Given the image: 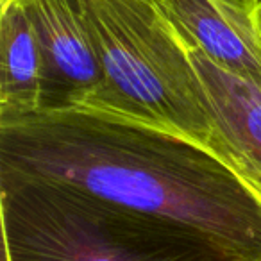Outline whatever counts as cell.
<instances>
[{
	"instance_id": "cell-4",
	"label": "cell",
	"mask_w": 261,
	"mask_h": 261,
	"mask_svg": "<svg viewBox=\"0 0 261 261\" xmlns=\"http://www.w3.org/2000/svg\"><path fill=\"white\" fill-rule=\"evenodd\" d=\"M45 61V111L84 108L102 72L79 0H23Z\"/></svg>"
},
{
	"instance_id": "cell-7",
	"label": "cell",
	"mask_w": 261,
	"mask_h": 261,
	"mask_svg": "<svg viewBox=\"0 0 261 261\" xmlns=\"http://www.w3.org/2000/svg\"><path fill=\"white\" fill-rule=\"evenodd\" d=\"M45 61L23 0H0V123L43 113Z\"/></svg>"
},
{
	"instance_id": "cell-8",
	"label": "cell",
	"mask_w": 261,
	"mask_h": 261,
	"mask_svg": "<svg viewBox=\"0 0 261 261\" xmlns=\"http://www.w3.org/2000/svg\"><path fill=\"white\" fill-rule=\"evenodd\" d=\"M242 2H247V4H257L259 0H242Z\"/></svg>"
},
{
	"instance_id": "cell-5",
	"label": "cell",
	"mask_w": 261,
	"mask_h": 261,
	"mask_svg": "<svg viewBox=\"0 0 261 261\" xmlns=\"http://www.w3.org/2000/svg\"><path fill=\"white\" fill-rule=\"evenodd\" d=\"M182 45L225 160L261 200V84L222 68L186 41Z\"/></svg>"
},
{
	"instance_id": "cell-2",
	"label": "cell",
	"mask_w": 261,
	"mask_h": 261,
	"mask_svg": "<svg viewBox=\"0 0 261 261\" xmlns=\"http://www.w3.org/2000/svg\"><path fill=\"white\" fill-rule=\"evenodd\" d=\"M2 261H245L175 222L0 170Z\"/></svg>"
},
{
	"instance_id": "cell-9",
	"label": "cell",
	"mask_w": 261,
	"mask_h": 261,
	"mask_svg": "<svg viewBox=\"0 0 261 261\" xmlns=\"http://www.w3.org/2000/svg\"><path fill=\"white\" fill-rule=\"evenodd\" d=\"M257 15H259V20H261V0H259V4H257Z\"/></svg>"
},
{
	"instance_id": "cell-3",
	"label": "cell",
	"mask_w": 261,
	"mask_h": 261,
	"mask_svg": "<svg viewBox=\"0 0 261 261\" xmlns=\"http://www.w3.org/2000/svg\"><path fill=\"white\" fill-rule=\"evenodd\" d=\"M79 6L102 72L100 88L84 108L174 133L227 163L195 68L156 0Z\"/></svg>"
},
{
	"instance_id": "cell-1",
	"label": "cell",
	"mask_w": 261,
	"mask_h": 261,
	"mask_svg": "<svg viewBox=\"0 0 261 261\" xmlns=\"http://www.w3.org/2000/svg\"><path fill=\"white\" fill-rule=\"evenodd\" d=\"M0 170L58 181L175 222L261 261V200L206 147L86 108L0 123Z\"/></svg>"
},
{
	"instance_id": "cell-6",
	"label": "cell",
	"mask_w": 261,
	"mask_h": 261,
	"mask_svg": "<svg viewBox=\"0 0 261 261\" xmlns=\"http://www.w3.org/2000/svg\"><path fill=\"white\" fill-rule=\"evenodd\" d=\"M182 41L218 66L261 84L257 6L240 0H156Z\"/></svg>"
}]
</instances>
